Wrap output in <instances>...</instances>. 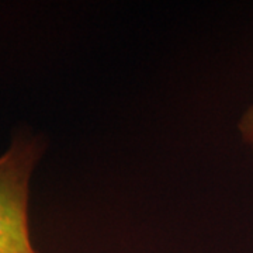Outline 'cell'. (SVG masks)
Segmentation results:
<instances>
[{
    "mask_svg": "<svg viewBox=\"0 0 253 253\" xmlns=\"http://www.w3.org/2000/svg\"><path fill=\"white\" fill-rule=\"evenodd\" d=\"M238 131L245 144L248 145L253 152V106H249L242 113L238 121Z\"/></svg>",
    "mask_w": 253,
    "mask_h": 253,
    "instance_id": "7a4b0ae2",
    "label": "cell"
},
{
    "mask_svg": "<svg viewBox=\"0 0 253 253\" xmlns=\"http://www.w3.org/2000/svg\"><path fill=\"white\" fill-rule=\"evenodd\" d=\"M45 154L40 135L20 132L0 155V253H37L30 232V183Z\"/></svg>",
    "mask_w": 253,
    "mask_h": 253,
    "instance_id": "6da1fadb",
    "label": "cell"
}]
</instances>
